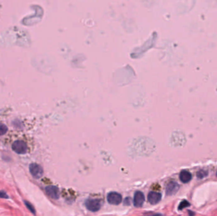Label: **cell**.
Listing matches in <instances>:
<instances>
[{
  "label": "cell",
  "instance_id": "cell-1",
  "mask_svg": "<svg viewBox=\"0 0 217 216\" xmlns=\"http://www.w3.org/2000/svg\"><path fill=\"white\" fill-rule=\"evenodd\" d=\"M12 150L18 154H25L27 150V146L23 141H15L12 146Z\"/></svg>",
  "mask_w": 217,
  "mask_h": 216
},
{
  "label": "cell",
  "instance_id": "cell-2",
  "mask_svg": "<svg viewBox=\"0 0 217 216\" xmlns=\"http://www.w3.org/2000/svg\"><path fill=\"white\" fill-rule=\"evenodd\" d=\"M29 171L33 178L36 179L40 178L43 174V170L42 167L37 164H31L29 166Z\"/></svg>",
  "mask_w": 217,
  "mask_h": 216
},
{
  "label": "cell",
  "instance_id": "cell-3",
  "mask_svg": "<svg viewBox=\"0 0 217 216\" xmlns=\"http://www.w3.org/2000/svg\"><path fill=\"white\" fill-rule=\"evenodd\" d=\"M85 206L86 209L91 212H97L101 207V204L99 200L96 199H87L85 201Z\"/></svg>",
  "mask_w": 217,
  "mask_h": 216
},
{
  "label": "cell",
  "instance_id": "cell-4",
  "mask_svg": "<svg viewBox=\"0 0 217 216\" xmlns=\"http://www.w3.org/2000/svg\"><path fill=\"white\" fill-rule=\"evenodd\" d=\"M107 201L112 205H119L122 202V196L117 192H110L107 194Z\"/></svg>",
  "mask_w": 217,
  "mask_h": 216
},
{
  "label": "cell",
  "instance_id": "cell-5",
  "mask_svg": "<svg viewBox=\"0 0 217 216\" xmlns=\"http://www.w3.org/2000/svg\"><path fill=\"white\" fill-rule=\"evenodd\" d=\"M47 194L53 199L57 200L60 196V191L55 186H48L45 188Z\"/></svg>",
  "mask_w": 217,
  "mask_h": 216
},
{
  "label": "cell",
  "instance_id": "cell-6",
  "mask_svg": "<svg viewBox=\"0 0 217 216\" xmlns=\"http://www.w3.org/2000/svg\"><path fill=\"white\" fill-rule=\"evenodd\" d=\"M145 201V196L142 192L137 191L134 194L133 204L136 207H141Z\"/></svg>",
  "mask_w": 217,
  "mask_h": 216
},
{
  "label": "cell",
  "instance_id": "cell-7",
  "mask_svg": "<svg viewBox=\"0 0 217 216\" xmlns=\"http://www.w3.org/2000/svg\"><path fill=\"white\" fill-rule=\"evenodd\" d=\"M161 200V194L160 193L155 191H150L148 194L149 202L152 205H155L158 204Z\"/></svg>",
  "mask_w": 217,
  "mask_h": 216
},
{
  "label": "cell",
  "instance_id": "cell-8",
  "mask_svg": "<svg viewBox=\"0 0 217 216\" xmlns=\"http://www.w3.org/2000/svg\"><path fill=\"white\" fill-rule=\"evenodd\" d=\"M179 189V185L176 182L171 181L170 182L166 188V193L167 195H173Z\"/></svg>",
  "mask_w": 217,
  "mask_h": 216
},
{
  "label": "cell",
  "instance_id": "cell-9",
  "mask_svg": "<svg viewBox=\"0 0 217 216\" xmlns=\"http://www.w3.org/2000/svg\"><path fill=\"white\" fill-rule=\"evenodd\" d=\"M180 180L184 183H189L192 179L191 174L187 170H182L180 173Z\"/></svg>",
  "mask_w": 217,
  "mask_h": 216
},
{
  "label": "cell",
  "instance_id": "cell-10",
  "mask_svg": "<svg viewBox=\"0 0 217 216\" xmlns=\"http://www.w3.org/2000/svg\"><path fill=\"white\" fill-rule=\"evenodd\" d=\"M8 131V127L3 124L0 123V135L5 134Z\"/></svg>",
  "mask_w": 217,
  "mask_h": 216
},
{
  "label": "cell",
  "instance_id": "cell-11",
  "mask_svg": "<svg viewBox=\"0 0 217 216\" xmlns=\"http://www.w3.org/2000/svg\"><path fill=\"white\" fill-rule=\"evenodd\" d=\"M189 206H190L189 202H187V200H184L180 204L179 207V210H182L183 209L187 207H189Z\"/></svg>",
  "mask_w": 217,
  "mask_h": 216
},
{
  "label": "cell",
  "instance_id": "cell-12",
  "mask_svg": "<svg viewBox=\"0 0 217 216\" xmlns=\"http://www.w3.org/2000/svg\"><path fill=\"white\" fill-rule=\"evenodd\" d=\"M24 203H25V204H26L27 208L33 214H36V211H35V209H34V207L32 206V205L31 203H29V202H27V201H25Z\"/></svg>",
  "mask_w": 217,
  "mask_h": 216
},
{
  "label": "cell",
  "instance_id": "cell-13",
  "mask_svg": "<svg viewBox=\"0 0 217 216\" xmlns=\"http://www.w3.org/2000/svg\"><path fill=\"white\" fill-rule=\"evenodd\" d=\"M207 175H208V172L204 170H201L197 173V176H198L200 179L205 178V177H206Z\"/></svg>",
  "mask_w": 217,
  "mask_h": 216
},
{
  "label": "cell",
  "instance_id": "cell-14",
  "mask_svg": "<svg viewBox=\"0 0 217 216\" xmlns=\"http://www.w3.org/2000/svg\"><path fill=\"white\" fill-rule=\"evenodd\" d=\"M0 198L2 199H8V196L4 191H0Z\"/></svg>",
  "mask_w": 217,
  "mask_h": 216
},
{
  "label": "cell",
  "instance_id": "cell-15",
  "mask_svg": "<svg viewBox=\"0 0 217 216\" xmlns=\"http://www.w3.org/2000/svg\"><path fill=\"white\" fill-rule=\"evenodd\" d=\"M131 199L130 198H129V197H127V198H126L125 199V200H124V202H123V204L125 205H130V204H131Z\"/></svg>",
  "mask_w": 217,
  "mask_h": 216
},
{
  "label": "cell",
  "instance_id": "cell-16",
  "mask_svg": "<svg viewBox=\"0 0 217 216\" xmlns=\"http://www.w3.org/2000/svg\"><path fill=\"white\" fill-rule=\"evenodd\" d=\"M152 216H161V215H160V214H156V215H154Z\"/></svg>",
  "mask_w": 217,
  "mask_h": 216
},
{
  "label": "cell",
  "instance_id": "cell-17",
  "mask_svg": "<svg viewBox=\"0 0 217 216\" xmlns=\"http://www.w3.org/2000/svg\"><path fill=\"white\" fill-rule=\"evenodd\" d=\"M216 176H217V172H216Z\"/></svg>",
  "mask_w": 217,
  "mask_h": 216
}]
</instances>
